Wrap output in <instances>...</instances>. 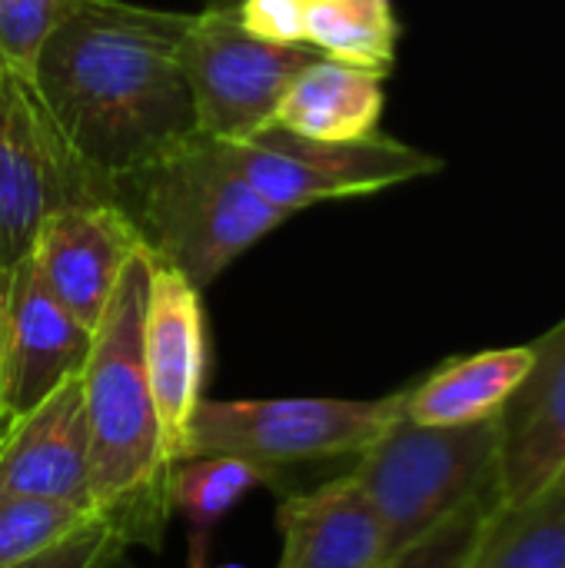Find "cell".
I'll return each mask as SVG.
<instances>
[{"mask_svg": "<svg viewBox=\"0 0 565 568\" xmlns=\"http://www.w3.org/2000/svg\"><path fill=\"white\" fill-rule=\"evenodd\" d=\"M93 329L77 323L43 286L30 253L3 270V426L83 376Z\"/></svg>", "mask_w": 565, "mask_h": 568, "instance_id": "9c48e42d", "label": "cell"}, {"mask_svg": "<svg viewBox=\"0 0 565 568\" xmlns=\"http://www.w3.org/2000/svg\"><path fill=\"white\" fill-rule=\"evenodd\" d=\"M243 27L270 43H303L306 0H236Z\"/></svg>", "mask_w": 565, "mask_h": 568, "instance_id": "cb8c5ba5", "label": "cell"}, {"mask_svg": "<svg viewBox=\"0 0 565 568\" xmlns=\"http://www.w3.org/2000/svg\"><path fill=\"white\" fill-rule=\"evenodd\" d=\"M223 150L240 176L286 216L320 200L376 193L443 170L440 156L380 133L363 140H313L263 126L246 140L223 143Z\"/></svg>", "mask_w": 565, "mask_h": 568, "instance_id": "ba28073f", "label": "cell"}, {"mask_svg": "<svg viewBox=\"0 0 565 568\" xmlns=\"http://www.w3.org/2000/svg\"><path fill=\"white\" fill-rule=\"evenodd\" d=\"M87 203H110V183L67 146L33 80L0 63V273L30 253L50 213Z\"/></svg>", "mask_w": 565, "mask_h": 568, "instance_id": "52a82bcc", "label": "cell"}, {"mask_svg": "<svg viewBox=\"0 0 565 568\" xmlns=\"http://www.w3.org/2000/svg\"><path fill=\"white\" fill-rule=\"evenodd\" d=\"M0 383H3V273H0ZM0 429H3V403H0Z\"/></svg>", "mask_w": 565, "mask_h": 568, "instance_id": "d4e9b609", "label": "cell"}, {"mask_svg": "<svg viewBox=\"0 0 565 568\" xmlns=\"http://www.w3.org/2000/svg\"><path fill=\"white\" fill-rule=\"evenodd\" d=\"M493 503H496V493L480 496L476 503L460 509L453 519H446L436 532H430L426 539L396 552L383 568H463Z\"/></svg>", "mask_w": 565, "mask_h": 568, "instance_id": "7402d4cb", "label": "cell"}, {"mask_svg": "<svg viewBox=\"0 0 565 568\" xmlns=\"http://www.w3.org/2000/svg\"><path fill=\"white\" fill-rule=\"evenodd\" d=\"M463 568H565V496L549 489L536 503L486 513Z\"/></svg>", "mask_w": 565, "mask_h": 568, "instance_id": "e0dca14e", "label": "cell"}, {"mask_svg": "<svg viewBox=\"0 0 565 568\" xmlns=\"http://www.w3.org/2000/svg\"><path fill=\"white\" fill-rule=\"evenodd\" d=\"M529 366V346L483 349L450 359L420 386L403 389V413L420 426H470L496 419Z\"/></svg>", "mask_w": 565, "mask_h": 568, "instance_id": "2e32d148", "label": "cell"}, {"mask_svg": "<svg viewBox=\"0 0 565 568\" xmlns=\"http://www.w3.org/2000/svg\"><path fill=\"white\" fill-rule=\"evenodd\" d=\"M137 250L140 240L113 203H87L50 213L33 236L30 260L60 306L97 329Z\"/></svg>", "mask_w": 565, "mask_h": 568, "instance_id": "7c38bea8", "label": "cell"}, {"mask_svg": "<svg viewBox=\"0 0 565 568\" xmlns=\"http://www.w3.org/2000/svg\"><path fill=\"white\" fill-rule=\"evenodd\" d=\"M396 40L393 0H306L303 43L330 60L386 77L396 60Z\"/></svg>", "mask_w": 565, "mask_h": 568, "instance_id": "ac0fdd59", "label": "cell"}, {"mask_svg": "<svg viewBox=\"0 0 565 568\" xmlns=\"http://www.w3.org/2000/svg\"><path fill=\"white\" fill-rule=\"evenodd\" d=\"M283 552L276 568H383L386 529L353 476L296 493L276 513Z\"/></svg>", "mask_w": 565, "mask_h": 568, "instance_id": "5bb4252c", "label": "cell"}, {"mask_svg": "<svg viewBox=\"0 0 565 568\" xmlns=\"http://www.w3.org/2000/svg\"><path fill=\"white\" fill-rule=\"evenodd\" d=\"M127 539V529L113 516L100 513L60 542H53L50 549L7 568H107L123 556Z\"/></svg>", "mask_w": 565, "mask_h": 568, "instance_id": "603a6c76", "label": "cell"}, {"mask_svg": "<svg viewBox=\"0 0 565 568\" xmlns=\"http://www.w3.org/2000/svg\"><path fill=\"white\" fill-rule=\"evenodd\" d=\"M193 13L77 0L30 80L67 146L103 183L200 136L180 43Z\"/></svg>", "mask_w": 565, "mask_h": 568, "instance_id": "6da1fadb", "label": "cell"}, {"mask_svg": "<svg viewBox=\"0 0 565 568\" xmlns=\"http://www.w3.org/2000/svg\"><path fill=\"white\" fill-rule=\"evenodd\" d=\"M107 568H123V556H120V559H113Z\"/></svg>", "mask_w": 565, "mask_h": 568, "instance_id": "4316f807", "label": "cell"}, {"mask_svg": "<svg viewBox=\"0 0 565 568\" xmlns=\"http://www.w3.org/2000/svg\"><path fill=\"white\" fill-rule=\"evenodd\" d=\"M110 203L140 246L200 293L253 243L290 220L230 163L220 140L193 136L173 153L110 180Z\"/></svg>", "mask_w": 565, "mask_h": 568, "instance_id": "7a4b0ae2", "label": "cell"}, {"mask_svg": "<svg viewBox=\"0 0 565 568\" xmlns=\"http://www.w3.org/2000/svg\"><path fill=\"white\" fill-rule=\"evenodd\" d=\"M553 489H556V493H563V496H565V473H563V476H559V483H556Z\"/></svg>", "mask_w": 565, "mask_h": 568, "instance_id": "484cf974", "label": "cell"}, {"mask_svg": "<svg viewBox=\"0 0 565 568\" xmlns=\"http://www.w3.org/2000/svg\"><path fill=\"white\" fill-rule=\"evenodd\" d=\"M383 100V73L320 57L286 90L270 126L313 140H363L376 133Z\"/></svg>", "mask_w": 565, "mask_h": 568, "instance_id": "9a60e30c", "label": "cell"}, {"mask_svg": "<svg viewBox=\"0 0 565 568\" xmlns=\"http://www.w3.org/2000/svg\"><path fill=\"white\" fill-rule=\"evenodd\" d=\"M0 489L97 513L80 376L0 429Z\"/></svg>", "mask_w": 565, "mask_h": 568, "instance_id": "4fadbf2b", "label": "cell"}, {"mask_svg": "<svg viewBox=\"0 0 565 568\" xmlns=\"http://www.w3.org/2000/svg\"><path fill=\"white\" fill-rule=\"evenodd\" d=\"M273 473L236 456H186L167 469L163 496L203 536Z\"/></svg>", "mask_w": 565, "mask_h": 568, "instance_id": "d6986e66", "label": "cell"}, {"mask_svg": "<svg viewBox=\"0 0 565 568\" xmlns=\"http://www.w3.org/2000/svg\"><path fill=\"white\" fill-rule=\"evenodd\" d=\"M500 423L420 426L400 413L350 473L383 519L390 559L496 493Z\"/></svg>", "mask_w": 565, "mask_h": 568, "instance_id": "277c9868", "label": "cell"}, {"mask_svg": "<svg viewBox=\"0 0 565 568\" xmlns=\"http://www.w3.org/2000/svg\"><path fill=\"white\" fill-rule=\"evenodd\" d=\"M533 366L500 409L496 506L546 496L565 473V320L529 343Z\"/></svg>", "mask_w": 565, "mask_h": 568, "instance_id": "8fae6325", "label": "cell"}, {"mask_svg": "<svg viewBox=\"0 0 565 568\" xmlns=\"http://www.w3.org/2000/svg\"><path fill=\"white\" fill-rule=\"evenodd\" d=\"M323 53L310 43H270L253 37L236 3L193 13L180 63L193 93L200 136L246 140L273 123V113L296 77Z\"/></svg>", "mask_w": 565, "mask_h": 568, "instance_id": "8992f818", "label": "cell"}, {"mask_svg": "<svg viewBox=\"0 0 565 568\" xmlns=\"http://www.w3.org/2000/svg\"><path fill=\"white\" fill-rule=\"evenodd\" d=\"M93 516L100 513H80L63 503L30 499L0 489V568L17 566L50 549L53 542H60Z\"/></svg>", "mask_w": 565, "mask_h": 568, "instance_id": "ffe728a7", "label": "cell"}, {"mask_svg": "<svg viewBox=\"0 0 565 568\" xmlns=\"http://www.w3.org/2000/svg\"><path fill=\"white\" fill-rule=\"evenodd\" d=\"M150 253L140 246L127 263L83 366V409L90 429V496L97 513L127 529V516L163 496L167 463L143 363V313Z\"/></svg>", "mask_w": 565, "mask_h": 568, "instance_id": "3957f363", "label": "cell"}, {"mask_svg": "<svg viewBox=\"0 0 565 568\" xmlns=\"http://www.w3.org/2000/svg\"><path fill=\"white\" fill-rule=\"evenodd\" d=\"M143 363L160 426V449L170 469L186 453L190 419L203 399L206 326L200 290L157 260L150 263L143 313Z\"/></svg>", "mask_w": 565, "mask_h": 568, "instance_id": "30bf717a", "label": "cell"}, {"mask_svg": "<svg viewBox=\"0 0 565 568\" xmlns=\"http://www.w3.org/2000/svg\"><path fill=\"white\" fill-rule=\"evenodd\" d=\"M403 396L383 399H200L186 456H236L263 469L360 456L403 413Z\"/></svg>", "mask_w": 565, "mask_h": 568, "instance_id": "5b68a950", "label": "cell"}, {"mask_svg": "<svg viewBox=\"0 0 565 568\" xmlns=\"http://www.w3.org/2000/svg\"><path fill=\"white\" fill-rule=\"evenodd\" d=\"M77 0H0V63L30 77L50 30Z\"/></svg>", "mask_w": 565, "mask_h": 568, "instance_id": "44dd1931", "label": "cell"}]
</instances>
